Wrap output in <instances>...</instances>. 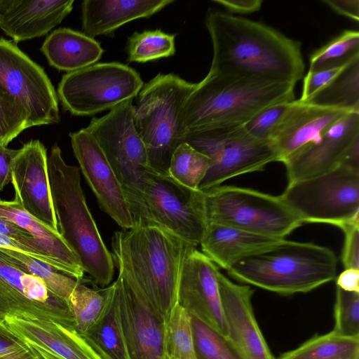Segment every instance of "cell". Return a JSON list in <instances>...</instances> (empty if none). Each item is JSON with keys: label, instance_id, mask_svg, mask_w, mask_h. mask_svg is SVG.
Returning <instances> with one entry per match:
<instances>
[{"label": "cell", "instance_id": "obj_35", "mask_svg": "<svg viewBox=\"0 0 359 359\" xmlns=\"http://www.w3.org/2000/svg\"><path fill=\"white\" fill-rule=\"evenodd\" d=\"M165 341L170 359H196L191 316L178 303L165 323Z\"/></svg>", "mask_w": 359, "mask_h": 359}, {"label": "cell", "instance_id": "obj_38", "mask_svg": "<svg viewBox=\"0 0 359 359\" xmlns=\"http://www.w3.org/2000/svg\"><path fill=\"white\" fill-rule=\"evenodd\" d=\"M336 334L349 338H359V293L345 291L337 286L334 307Z\"/></svg>", "mask_w": 359, "mask_h": 359}, {"label": "cell", "instance_id": "obj_28", "mask_svg": "<svg viewBox=\"0 0 359 359\" xmlns=\"http://www.w3.org/2000/svg\"><path fill=\"white\" fill-rule=\"evenodd\" d=\"M81 337L102 359H130L120 318L116 287L104 316Z\"/></svg>", "mask_w": 359, "mask_h": 359}, {"label": "cell", "instance_id": "obj_17", "mask_svg": "<svg viewBox=\"0 0 359 359\" xmlns=\"http://www.w3.org/2000/svg\"><path fill=\"white\" fill-rule=\"evenodd\" d=\"M359 151V111H351L333 124L313 143L283 164L288 183L333 170Z\"/></svg>", "mask_w": 359, "mask_h": 359}, {"label": "cell", "instance_id": "obj_41", "mask_svg": "<svg viewBox=\"0 0 359 359\" xmlns=\"http://www.w3.org/2000/svg\"><path fill=\"white\" fill-rule=\"evenodd\" d=\"M0 359H42L32 346L0 321Z\"/></svg>", "mask_w": 359, "mask_h": 359}, {"label": "cell", "instance_id": "obj_36", "mask_svg": "<svg viewBox=\"0 0 359 359\" xmlns=\"http://www.w3.org/2000/svg\"><path fill=\"white\" fill-rule=\"evenodd\" d=\"M175 34L160 29L135 32L127 42L128 60L147 62L172 56L175 53Z\"/></svg>", "mask_w": 359, "mask_h": 359}, {"label": "cell", "instance_id": "obj_10", "mask_svg": "<svg viewBox=\"0 0 359 359\" xmlns=\"http://www.w3.org/2000/svg\"><path fill=\"white\" fill-rule=\"evenodd\" d=\"M143 85L140 74L128 65L95 63L64 74L57 96L71 114L92 116L133 100Z\"/></svg>", "mask_w": 359, "mask_h": 359}, {"label": "cell", "instance_id": "obj_3", "mask_svg": "<svg viewBox=\"0 0 359 359\" xmlns=\"http://www.w3.org/2000/svg\"><path fill=\"white\" fill-rule=\"evenodd\" d=\"M295 84L252 80L208 72L184 105L187 135L243 126L270 106L294 100Z\"/></svg>", "mask_w": 359, "mask_h": 359}, {"label": "cell", "instance_id": "obj_20", "mask_svg": "<svg viewBox=\"0 0 359 359\" xmlns=\"http://www.w3.org/2000/svg\"><path fill=\"white\" fill-rule=\"evenodd\" d=\"M47 153L39 140L25 143L14 157L11 183L15 197L31 215L58 231L47 168Z\"/></svg>", "mask_w": 359, "mask_h": 359}, {"label": "cell", "instance_id": "obj_40", "mask_svg": "<svg viewBox=\"0 0 359 359\" xmlns=\"http://www.w3.org/2000/svg\"><path fill=\"white\" fill-rule=\"evenodd\" d=\"M287 103H279L264 109L243 126L252 137L270 142L272 132L284 113Z\"/></svg>", "mask_w": 359, "mask_h": 359}, {"label": "cell", "instance_id": "obj_2", "mask_svg": "<svg viewBox=\"0 0 359 359\" xmlns=\"http://www.w3.org/2000/svg\"><path fill=\"white\" fill-rule=\"evenodd\" d=\"M111 247L118 274L137 288L165 323L177 303L182 264L196 246L163 228L138 221L115 232Z\"/></svg>", "mask_w": 359, "mask_h": 359}, {"label": "cell", "instance_id": "obj_43", "mask_svg": "<svg viewBox=\"0 0 359 359\" xmlns=\"http://www.w3.org/2000/svg\"><path fill=\"white\" fill-rule=\"evenodd\" d=\"M347 65L340 67L316 72L309 71L304 77L302 93L299 100L302 102L310 100L314 95L328 85Z\"/></svg>", "mask_w": 359, "mask_h": 359}, {"label": "cell", "instance_id": "obj_7", "mask_svg": "<svg viewBox=\"0 0 359 359\" xmlns=\"http://www.w3.org/2000/svg\"><path fill=\"white\" fill-rule=\"evenodd\" d=\"M127 201L134 224H152L196 246L200 244L208 224L203 191L186 187L170 175L150 169Z\"/></svg>", "mask_w": 359, "mask_h": 359}, {"label": "cell", "instance_id": "obj_13", "mask_svg": "<svg viewBox=\"0 0 359 359\" xmlns=\"http://www.w3.org/2000/svg\"><path fill=\"white\" fill-rule=\"evenodd\" d=\"M133 109V100H128L104 116L93 118L86 128L104 151L127 199L137 192L140 180L151 169L134 125Z\"/></svg>", "mask_w": 359, "mask_h": 359}, {"label": "cell", "instance_id": "obj_48", "mask_svg": "<svg viewBox=\"0 0 359 359\" xmlns=\"http://www.w3.org/2000/svg\"><path fill=\"white\" fill-rule=\"evenodd\" d=\"M18 149L0 145V191L11 181V165Z\"/></svg>", "mask_w": 359, "mask_h": 359}, {"label": "cell", "instance_id": "obj_21", "mask_svg": "<svg viewBox=\"0 0 359 359\" xmlns=\"http://www.w3.org/2000/svg\"><path fill=\"white\" fill-rule=\"evenodd\" d=\"M217 281L228 337L245 359H275L255 317L253 290L232 282L219 271Z\"/></svg>", "mask_w": 359, "mask_h": 359}, {"label": "cell", "instance_id": "obj_47", "mask_svg": "<svg viewBox=\"0 0 359 359\" xmlns=\"http://www.w3.org/2000/svg\"><path fill=\"white\" fill-rule=\"evenodd\" d=\"M322 2L326 4L335 13L344 15L357 23L358 22V0H323Z\"/></svg>", "mask_w": 359, "mask_h": 359}, {"label": "cell", "instance_id": "obj_14", "mask_svg": "<svg viewBox=\"0 0 359 359\" xmlns=\"http://www.w3.org/2000/svg\"><path fill=\"white\" fill-rule=\"evenodd\" d=\"M7 317L52 322L75 330L69 302L39 278L18 268L0 251V321Z\"/></svg>", "mask_w": 359, "mask_h": 359}, {"label": "cell", "instance_id": "obj_4", "mask_svg": "<svg viewBox=\"0 0 359 359\" xmlns=\"http://www.w3.org/2000/svg\"><path fill=\"white\" fill-rule=\"evenodd\" d=\"M48 175L60 234L97 286L107 287L114 264L88 209L79 168L66 163L57 143L47 158Z\"/></svg>", "mask_w": 359, "mask_h": 359}, {"label": "cell", "instance_id": "obj_44", "mask_svg": "<svg viewBox=\"0 0 359 359\" xmlns=\"http://www.w3.org/2000/svg\"><path fill=\"white\" fill-rule=\"evenodd\" d=\"M0 233L27 245L39 253L48 255L29 232L7 219L0 217Z\"/></svg>", "mask_w": 359, "mask_h": 359}, {"label": "cell", "instance_id": "obj_34", "mask_svg": "<svg viewBox=\"0 0 359 359\" xmlns=\"http://www.w3.org/2000/svg\"><path fill=\"white\" fill-rule=\"evenodd\" d=\"M210 165V159L207 156L184 142L171 156L168 175L186 187L198 189Z\"/></svg>", "mask_w": 359, "mask_h": 359}, {"label": "cell", "instance_id": "obj_51", "mask_svg": "<svg viewBox=\"0 0 359 359\" xmlns=\"http://www.w3.org/2000/svg\"><path fill=\"white\" fill-rule=\"evenodd\" d=\"M5 6V0H0V18Z\"/></svg>", "mask_w": 359, "mask_h": 359}, {"label": "cell", "instance_id": "obj_42", "mask_svg": "<svg viewBox=\"0 0 359 359\" xmlns=\"http://www.w3.org/2000/svg\"><path fill=\"white\" fill-rule=\"evenodd\" d=\"M340 229L344 235L341 252L344 269L359 270V222L346 224Z\"/></svg>", "mask_w": 359, "mask_h": 359}, {"label": "cell", "instance_id": "obj_5", "mask_svg": "<svg viewBox=\"0 0 359 359\" xmlns=\"http://www.w3.org/2000/svg\"><path fill=\"white\" fill-rule=\"evenodd\" d=\"M337 258L329 248L281 240L226 271L236 280L281 295L310 292L336 278Z\"/></svg>", "mask_w": 359, "mask_h": 359}, {"label": "cell", "instance_id": "obj_30", "mask_svg": "<svg viewBox=\"0 0 359 359\" xmlns=\"http://www.w3.org/2000/svg\"><path fill=\"white\" fill-rule=\"evenodd\" d=\"M278 359H359V338L344 337L332 330L309 339Z\"/></svg>", "mask_w": 359, "mask_h": 359}, {"label": "cell", "instance_id": "obj_12", "mask_svg": "<svg viewBox=\"0 0 359 359\" xmlns=\"http://www.w3.org/2000/svg\"><path fill=\"white\" fill-rule=\"evenodd\" d=\"M0 93L26 110L29 128L60 121L57 95L43 69L4 38H0Z\"/></svg>", "mask_w": 359, "mask_h": 359}, {"label": "cell", "instance_id": "obj_22", "mask_svg": "<svg viewBox=\"0 0 359 359\" xmlns=\"http://www.w3.org/2000/svg\"><path fill=\"white\" fill-rule=\"evenodd\" d=\"M74 0H5L0 28L15 43L48 34L68 15Z\"/></svg>", "mask_w": 359, "mask_h": 359}, {"label": "cell", "instance_id": "obj_39", "mask_svg": "<svg viewBox=\"0 0 359 359\" xmlns=\"http://www.w3.org/2000/svg\"><path fill=\"white\" fill-rule=\"evenodd\" d=\"M29 128L26 110L13 99L0 93V145L6 147Z\"/></svg>", "mask_w": 359, "mask_h": 359}, {"label": "cell", "instance_id": "obj_31", "mask_svg": "<svg viewBox=\"0 0 359 359\" xmlns=\"http://www.w3.org/2000/svg\"><path fill=\"white\" fill-rule=\"evenodd\" d=\"M306 102L359 111V59L348 63Z\"/></svg>", "mask_w": 359, "mask_h": 359}, {"label": "cell", "instance_id": "obj_46", "mask_svg": "<svg viewBox=\"0 0 359 359\" xmlns=\"http://www.w3.org/2000/svg\"><path fill=\"white\" fill-rule=\"evenodd\" d=\"M212 2L223 6L231 13L251 14L259 11L262 0H213Z\"/></svg>", "mask_w": 359, "mask_h": 359}, {"label": "cell", "instance_id": "obj_45", "mask_svg": "<svg viewBox=\"0 0 359 359\" xmlns=\"http://www.w3.org/2000/svg\"><path fill=\"white\" fill-rule=\"evenodd\" d=\"M0 249H7L25 253L66 274L64 267L51 257L39 253L31 248L0 233ZM67 275V274H66ZM68 276V275H67Z\"/></svg>", "mask_w": 359, "mask_h": 359}, {"label": "cell", "instance_id": "obj_19", "mask_svg": "<svg viewBox=\"0 0 359 359\" xmlns=\"http://www.w3.org/2000/svg\"><path fill=\"white\" fill-rule=\"evenodd\" d=\"M351 111H355L299 100L288 102L269 140L278 161L283 163L319 141L333 124Z\"/></svg>", "mask_w": 359, "mask_h": 359}, {"label": "cell", "instance_id": "obj_8", "mask_svg": "<svg viewBox=\"0 0 359 359\" xmlns=\"http://www.w3.org/2000/svg\"><path fill=\"white\" fill-rule=\"evenodd\" d=\"M203 191L208 223L282 238L302 224L280 196L231 185H219Z\"/></svg>", "mask_w": 359, "mask_h": 359}, {"label": "cell", "instance_id": "obj_25", "mask_svg": "<svg viewBox=\"0 0 359 359\" xmlns=\"http://www.w3.org/2000/svg\"><path fill=\"white\" fill-rule=\"evenodd\" d=\"M4 323L27 342L36 344L60 359H102L76 330L59 324L7 317Z\"/></svg>", "mask_w": 359, "mask_h": 359}, {"label": "cell", "instance_id": "obj_29", "mask_svg": "<svg viewBox=\"0 0 359 359\" xmlns=\"http://www.w3.org/2000/svg\"><path fill=\"white\" fill-rule=\"evenodd\" d=\"M114 284L103 288L85 284L81 279L72 293L69 304L74 316L76 332L83 336L104 316L112 301Z\"/></svg>", "mask_w": 359, "mask_h": 359}, {"label": "cell", "instance_id": "obj_15", "mask_svg": "<svg viewBox=\"0 0 359 359\" xmlns=\"http://www.w3.org/2000/svg\"><path fill=\"white\" fill-rule=\"evenodd\" d=\"M74 156L101 209L123 229L134 226L123 187L102 148L86 128L69 134Z\"/></svg>", "mask_w": 359, "mask_h": 359}, {"label": "cell", "instance_id": "obj_27", "mask_svg": "<svg viewBox=\"0 0 359 359\" xmlns=\"http://www.w3.org/2000/svg\"><path fill=\"white\" fill-rule=\"evenodd\" d=\"M41 50L50 66L67 73L95 64L103 53L99 42L69 28L53 31L43 41Z\"/></svg>", "mask_w": 359, "mask_h": 359}, {"label": "cell", "instance_id": "obj_24", "mask_svg": "<svg viewBox=\"0 0 359 359\" xmlns=\"http://www.w3.org/2000/svg\"><path fill=\"white\" fill-rule=\"evenodd\" d=\"M283 239L224 224L208 223L200 245L204 255L217 266L227 270L239 260L271 247Z\"/></svg>", "mask_w": 359, "mask_h": 359}, {"label": "cell", "instance_id": "obj_18", "mask_svg": "<svg viewBox=\"0 0 359 359\" xmlns=\"http://www.w3.org/2000/svg\"><path fill=\"white\" fill-rule=\"evenodd\" d=\"M217 266L194 248L180 272L177 303L191 316L228 337L217 281Z\"/></svg>", "mask_w": 359, "mask_h": 359}, {"label": "cell", "instance_id": "obj_11", "mask_svg": "<svg viewBox=\"0 0 359 359\" xmlns=\"http://www.w3.org/2000/svg\"><path fill=\"white\" fill-rule=\"evenodd\" d=\"M185 142L211 161L199 185L201 191L243 174L264 170L269 163L278 161L271 142L252 137L243 126L188 134Z\"/></svg>", "mask_w": 359, "mask_h": 359}, {"label": "cell", "instance_id": "obj_1", "mask_svg": "<svg viewBox=\"0 0 359 359\" xmlns=\"http://www.w3.org/2000/svg\"><path fill=\"white\" fill-rule=\"evenodd\" d=\"M205 24L212 45L210 72L294 84L303 79L300 43L278 30L214 8L208 10Z\"/></svg>", "mask_w": 359, "mask_h": 359}, {"label": "cell", "instance_id": "obj_26", "mask_svg": "<svg viewBox=\"0 0 359 359\" xmlns=\"http://www.w3.org/2000/svg\"><path fill=\"white\" fill-rule=\"evenodd\" d=\"M0 217L7 219L29 232L39 245L64 267L66 274L82 279V264L58 231L28 213L15 197L13 201L0 200Z\"/></svg>", "mask_w": 359, "mask_h": 359}, {"label": "cell", "instance_id": "obj_16", "mask_svg": "<svg viewBox=\"0 0 359 359\" xmlns=\"http://www.w3.org/2000/svg\"><path fill=\"white\" fill-rule=\"evenodd\" d=\"M114 283L130 359H170L165 347V323L132 283L119 274Z\"/></svg>", "mask_w": 359, "mask_h": 359}, {"label": "cell", "instance_id": "obj_23", "mask_svg": "<svg viewBox=\"0 0 359 359\" xmlns=\"http://www.w3.org/2000/svg\"><path fill=\"white\" fill-rule=\"evenodd\" d=\"M173 0H85L81 4L82 32L94 39L111 36L121 26L148 18Z\"/></svg>", "mask_w": 359, "mask_h": 359}, {"label": "cell", "instance_id": "obj_37", "mask_svg": "<svg viewBox=\"0 0 359 359\" xmlns=\"http://www.w3.org/2000/svg\"><path fill=\"white\" fill-rule=\"evenodd\" d=\"M191 326L196 359H245L228 337L193 316Z\"/></svg>", "mask_w": 359, "mask_h": 359}, {"label": "cell", "instance_id": "obj_50", "mask_svg": "<svg viewBox=\"0 0 359 359\" xmlns=\"http://www.w3.org/2000/svg\"><path fill=\"white\" fill-rule=\"evenodd\" d=\"M42 359H60L55 354L36 344L27 342Z\"/></svg>", "mask_w": 359, "mask_h": 359}, {"label": "cell", "instance_id": "obj_33", "mask_svg": "<svg viewBox=\"0 0 359 359\" xmlns=\"http://www.w3.org/2000/svg\"><path fill=\"white\" fill-rule=\"evenodd\" d=\"M20 269L39 280L54 294L69 302L81 279L67 276L49 264L20 252L0 249Z\"/></svg>", "mask_w": 359, "mask_h": 359}, {"label": "cell", "instance_id": "obj_49", "mask_svg": "<svg viewBox=\"0 0 359 359\" xmlns=\"http://www.w3.org/2000/svg\"><path fill=\"white\" fill-rule=\"evenodd\" d=\"M337 286L341 289L359 293V270L344 269L337 278Z\"/></svg>", "mask_w": 359, "mask_h": 359}, {"label": "cell", "instance_id": "obj_9", "mask_svg": "<svg viewBox=\"0 0 359 359\" xmlns=\"http://www.w3.org/2000/svg\"><path fill=\"white\" fill-rule=\"evenodd\" d=\"M280 196L302 224L340 229L359 222V165L345 162L327 173L288 183Z\"/></svg>", "mask_w": 359, "mask_h": 359}, {"label": "cell", "instance_id": "obj_32", "mask_svg": "<svg viewBox=\"0 0 359 359\" xmlns=\"http://www.w3.org/2000/svg\"><path fill=\"white\" fill-rule=\"evenodd\" d=\"M356 59H359V32L346 29L311 54L309 71L340 67Z\"/></svg>", "mask_w": 359, "mask_h": 359}, {"label": "cell", "instance_id": "obj_6", "mask_svg": "<svg viewBox=\"0 0 359 359\" xmlns=\"http://www.w3.org/2000/svg\"><path fill=\"white\" fill-rule=\"evenodd\" d=\"M196 83L173 74H158L144 84L133 105L135 129L153 170L168 175L175 149L185 142L184 105Z\"/></svg>", "mask_w": 359, "mask_h": 359}]
</instances>
